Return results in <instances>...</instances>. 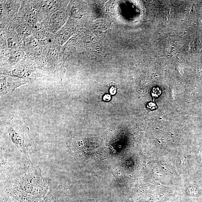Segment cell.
Returning <instances> with one entry per match:
<instances>
[{"label": "cell", "instance_id": "cell-1", "mask_svg": "<svg viewBox=\"0 0 202 202\" xmlns=\"http://www.w3.org/2000/svg\"><path fill=\"white\" fill-rule=\"evenodd\" d=\"M1 158V192L12 198L25 195L44 200L52 180L40 167L22 159Z\"/></svg>", "mask_w": 202, "mask_h": 202}, {"label": "cell", "instance_id": "cell-2", "mask_svg": "<svg viewBox=\"0 0 202 202\" xmlns=\"http://www.w3.org/2000/svg\"><path fill=\"white\" fill-rule=\"evenodd\" d=\"M1 141L4 142L10 156L32 163L29 150L33 145L29 129L19 119L12 117L1 126Z\"/></svg>", "mask_w": 202, "mask_h": 202}, {"label": "cell", "instance_id": "cell-3", "mask_svg": "<svg viewBox=\"0 0 202 202\" xmlns=\"http://www.w3.org/2000/svg\"><path fill=\"white\" fill-rule=\"evenodd\" d=\"M66 191L65 188L62 185L52 181L43 202H65Z\"/></svg>", "mask_w": 202, "mask_h": 202}, {"label": "cell", "instance_id": "cell-4", "mask_svg": "<svg viewBox=\"0 0 202 202\" xmlns=\"http://www.w3.org/2000/svg\"><path fill=\"white\" fill-rule=\"evenodd\" d=\"M27 81L21 78L2 75L1 78V96H2L10 91L26 83Z\"/></svg>", "mask_w": 202, "mask_h": 202}, {"label": "cell", "instance_id": "cell-5", "mask_svg": "<svg viewBox=\"0 0 202 202\" xmlns=\"http://www.w3.org/2000/svg\"><path fill=\"white\" fill-rule=\"evenodd\" d=\"M64 19V13L61 11H57L52 15L50 19V25L55 31H57L61 28L63 25Z\"/></svg>", "mask_w": 202, "mask_h": 202}, {"label": "cell", "instance_id": "cell-6", "mask_svg": "<svg viewBox=\"0 0 202 202\" xmlns=\"http://www.w3.org/2000/svg\"><path fill=\"white\" fill-rule=\"evenodd\" d=\"M28 45L30 49L32 52L37 54L41 53L42 48L40 43L36 39H31L28 42Z\"/></svg>", "mask_w": 202, "mask_h": 202}, {"label": "cell", "instance_id": "cell-7", "mask_svg": "<svg viewBox=\"0 0 202 202\" xmlns=\"http://www.w3.org/2000/svg\"><path fill=\"white\" fill-rule=\"evenodd\" d=\"M24 53L22 50H16L13 51L10 55V61L12 63H16L19 61L22 58Z\"/></svg>", "mask_w": 202, "mask_h": 202}, {"label": "cell", "instance_id": "cell-8", "mask_svg": "<svg viewBox=\"0 0 202 202\" xmlns=\"http://www.w3.org/2000/svg\"><path fill=\"white\" fill-rule=\"evenodd\" d=\"M19 43L16 37H11L7 40V46L11 49H16L19 47Z\"/></svg>", "mask_w": 202, "mask_h": 202}, {"label": "cell", "instance_id": "cell-9", "mask_svg": "<svg viewBox=\"0 0 202 202\" xmlns=\"http://www.w3.org/2000/svg\"><path fill=\"white\" fill-rule=\"evenodd\" d=\"M53 1H45L42 3L43 9L48 12L52 11L54 8V3Z\"/></svg>", "mask_w": 202, "mask_h": 202}, {"label": "cell", "instance_id": "cell-10", "mask_svg": "<svg viewBox=\"0 0 202 202\" xmlns=\"http://www.w3.org/2000/svg\"><path fill=\"white\" fill-rule=\"evenodd\" d=\"M19 31L22 35L26 36L30 34L31 31V28L28 24H24L19 28Z\"/></svg>", "mask_w": 202, "mask_h": 202}, {"label": "cell", "instance_id": "cell-11", "mask_svg": "<svg viewBox=\"0 0 202 202\" xmlns=\"http://www.w3.org/2000/svg\"><path fill=\"white\" fill-rule=\"evenodd\" d=\"M118 84L114 83V82L110 83L107 85L108 93L111 95H114L117 93V87H118Z\"/></svg>", "mask_w": 202, "mask_h": 202}, {"label": "cell", "instance_id": "cell-12", "mask_svg": "<svg viewBox=\"0 0 202 202\" xmlns=\"http://www.w3.org/2000/svg\"><path fill=\"white\" fill-rule=\"evenodd\" d=\"M25 19L29 23H34L36 21V16L34 13H27L25 16Z\"/></svg>", "mask_w": 202, "mask_h": 202}, {"label": "cell", "instance_id": "cell-13", "mask_svg": "<svg viewBox=\"0 0 202 202\" xmlns=\"http://www.w3.org/2000/svg\"><path fill=\"white\" fill-rule=\"evenodd\" d=\"M111 99V96L109 94L101 93L98 96V99L99 102H108Z\"/></svg>", "mask_w": 202, "mask_h": 202}, {"label": "cell", "instance_id": "cell-14", "mask_svg": "<svg viewBox=\"0 0 202 202\" xmlns=\"http://www.w3.org/2000/svg\"><path fill=\"white\" fill-rule=\"evenodd\" d=\"M152 96L154 98H157L159 97L161 93V90L158 87L154 88L152 90L151 92Z\"/></svg>", "mask_w": 202, "mask_h": 202}, {"label": "cell", "instance_id": "cell-15", "mask_svg": "<svg viewBox=\"0 0 202 202\" xmlns=\"http://www.w3.org/2000/svg\"><path fill=\"white\" fill-rule=\"evenodd\" d=\"M147 108H149V109L152 110L156 109V108H157V106L156 104L152 102H149L147 104Z\"/></svg>", "mask_w": 202, "mask_h": 202}]
</instances>
